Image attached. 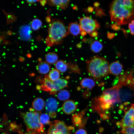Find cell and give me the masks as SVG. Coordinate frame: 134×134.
Returning a JSON list of instances; mask_svg holds the SVG:
<instances>
[{"label":"cell","mask_w":134,"mask_h":134,"mask_svg":"<svg viewBox=\"0 0 134 134\" xmlns=\"http://www.w3.org/2000/svg\"><path fill=\"white\" fill-rule=\"evenodd\" d=\"M102 93L109 96L114 104L129 100L134 95V78L132 71L128 69L121 74L117 84L104 90Z\"/></svg>","instance_id":"cell-1"},{"label":"cell","mask_w":134,"mask_h":134,"mask_svg":"<svg viewBox=\"0 0 134 134\" xmlns=\"http://www.w3.org/2000/svg\"><path fill=\"white\" fill-rule=\"evenodd\" d=\"M109 13L112 22L119 25H125L134 18V1L117 0L109 5Z\"/></svg>","instance_id":"cell-2"},{"label":"cell","mask_w":134,"mask_h":134,"mask_svg":"<svg viewBox=\"0 0 134 134\" xmlns=\"http://www.w3.org/2000/svg\"><path fill=\"white\" fill-rule=\"evenodd\" d=\"M68 34L63 22L58 20H53L49 25L45 43L48 47L59 44Z\"/></svg>","instance_id":"cell-3"},{"label":"cell","mask_w":134,"mask_h":134,"mask_svg":"<svg viewBox=\"0 0 134 134\" xmlns=\"http://www.w3.org/2000/svg\"><path fill=\"white\" fill-rule=\"evenodd\" d=\"M86 63L88 73L93 77L100 78L109 73V63L104 58L94 56L87 60Z\"/></svg>","instance_id":"cell-4"},{"label":"cell","mask_w":134,"mask_h":134,"mask_svg":"<svg viewBox=\"0 0 134 134\" xmlns=\"http://www.w3.org/2000/svg\"><path fill=\"white\" fill-rule=\"evenodd\" d=\"M21 115L28 132L32 134H43L44 126L40 122L39 115L37 112L31 111L22 113Z\"/></svg>","instance_id":"cell-5"},{"label":"cell","mask_w":134,"mask_h":134,"mask_svg":"<svg viewBox=\"0 0 134 134\" xmlns=\"http://www.w3.org/2000/svg\"><path fill=\"white\" fill-rule=\"evenodd\" d=\"M79 22L81 32L88 33L90 35L93 33L97 32V29L100 27V24L96 20L89 17L81 18L79 19Z\"/></svg>","instance_id":"cell-6"},{"label":"cell","mask_w":134,"mask_h":134,"mask_svg":"<svg viewBox=\"0 0 134 134\" xmlns=\"http://www.w3.org/2000/svg\"><path fill=\"white\" fill-rule=\"evenodd\" d=\"M124 115L117 125L122 129L134 125V102L128 108L124 110Z\"/></svg>","instance_id":"cell-7"},{"label":"cell","mask_w":134,"mask_h":134,"mask_svg":"<svg viewBox=\"0 0 134 134\" xmlns=\"http://www.w3.org/2000/svg\"><path fill=\"white\" fill-rule=\"evenodd\" d=\"M50 124L47 134H70L68 127L63 121L55 120Z\"/></svg>","instance_id":"cell-8"},{"label":"cell","mask_w":134,"mask_h":134,"mask_svg":"<svg viewBox=\"0 0 134 134\" xmlns=\"http://www.w3.org/2000/svg\"><path fill=\"white\" fill-rule=\"evenodd\" d=\"M62 107L63 112L66 114H70L76 110L77 106L74 101L69 100L65 102L63 105Z\"/></svg>","instance_id":"cell-9"},{"label":"cell","mask_w":134,"mask_h":134,"mask_svg":"<svg viewBox=\"0 0 134 134\" xmlns=\"http://www.w3.org/2000/svg\"><path fill=\"white\" fill-rule=\"evenodd\" d=\"M123 69V66L120 62H113L109 65V73L113 75L118 76L121 73Z\"/></svg>","instance_id":"cell-10"},{"label":"cell","mask_w":134,"mask_h":134,"mask_svg":"<svg viewBox=\"0 0 134 134\" xmlns=\"http://www.w3.org/2000/svg\"><path fill=\"white\" fill-rule=\"evenodd\" d=\"M45 106L46 111L50 113L56 111L58 108V104L57 100L54 98H50L46 100Z\"/></svg>","instance_id":"cell-11"},{"label":"cell","mask_w":134,"mask_h":134,"mask_svg":"<svg viewBox=\"0 0 134 134\" xmlns=\"http://www.w3.org/2000/svg\"><path fill=\"white\" fill-rule=\"evenodd\" d=\"M48 4L51 6H55L65 9L68 6L69 0H47Z\"/></svg>","instance_id":"cell-12"},{"label":"cell","mask_w":134,"mask_h":134,"mask_svg":"<svg viewBox=\"0 0 134 134\" xmlns=\"http://www.w3.org/2000/svg\"><path fill=\"white\" fill-rule=\"evenodd\" d=\"M67 31L69 33L76 36L81 33V30L79 24L76 22H72L69 24Z\"/></svg>","instance_id":"cell-13"},{"label":"cell","mask_w":134,"mask_h":134,"mask_svg":"<svg viewBox=\"0 0 134 134\" xmlns=\"http://www.w3.org/2000/svg\"><path fill=\"white\" fill-rule=\"evenodd\" d=\"M41 88L43 90L49 92L51 93H55L53 81L50 80L48 77L44 79Z\"/></svg>","instance_id":"cell-14"},{"label":"cell","mask_w":134,"mask_h":134,"mask_svg":"<svg viewBox=\"0 0 134 134\" xmlns=\"http://www.w3.org/2000/svg\"><path fill=\"white\" fill-rule=\"evenodd\" d=\"M50 64L46 61L39 62L36 66V69L38 72L42 74H46L48 73L50 69Z\"/></svg>","instance_id":"cell-15"},{"label":"cell","mask_w":134,"mask_h":134,"mask_svg":"<svg viewBox=\"0 0 134 134\" xmlns=\"http://www.w3.org/2000/svg\"><path fill=\"white\" fill-rule=\"evenodd\" d=\"M55 92L62 90L67 87L68 81L64 79L59 78L56 80L53 81Z\"/></svg>","instance_id":"cell-16"},{"label":"cell","mask_w":134,"mask_h":134,"mask_svg":"<svg viewBox=\"0 0 134 134\" xmlns=\"http://www.w3.org/2000/svg\"><path fill=\"white\" fill-rule=\"evenodd\" d=\"M45 103L43 100L40 97L35 98L32 102L33 108L36 111H40L42 110L45 106Z\"/></svg>","instance_id":"cell-17"},{"label":"cell","mask_w":134,"mask_h":134,"mask_svg":"<svg viewBox=\"0 0 134 134\" xmlns=\"http://www.w3.org/2000/svg\"><path fill=\"white\" fill-rule=\"evenodd\" d=\"M80 84L83 88L92 89L95 86L96 83L95 81L92 79L85 78L81 80Z\"/></svg>","instance_id":"cell-18"},{"label":"cell","mask_w":134,"mask_h":134,"mask_svg":"<svg viewBox=\"0 0 134 134\" xmlns=\"http://www.w3.org/2000/svg\"><path fill=\"white\" fill-rule=\"evenodd\" d=\"M46 62L49 64H56L58 61V57L57 54L53 52H49L46 55Z\"/></svg>","instance_id":"cell-19"},{"label":"cell","mask_w":134,"mask_h":134,"mask_svg":"<svg viewBox=\"0 0 134 134\" xmlns=\"http://www.w3.org/2000/svg\"><path fill=\"white\" fill-rule=\"evenodd\" d=\"M55 67L56 69L59 72L64 73L67 71V66L65 62L62 60H60L55 64Z\"/></svg>","instance_id":"cell-20"},{"label":"cell","mask_w":134,"mask_h":134,"mask_svg":"<svg viewBox=\"0 0 134 134\" xmlns=\"http://www.w3.org/2000/svg\"><path fill=\"white\" fill-rule=\"evenodd\" d=\"M103 47L102 43L99 41L95 40L90 45L91 50L95 53H98L100 52Z\"/></svg>","instance_id":"cell-21"},{"label":"cell","mask_w":134,"mask_h":134,"mask_svg":"<svg viewBox=\"0 0 134 134\" xmlns=\"http://www.w3.org/2000/svg\"><path fill=\"white\" fill-rule=\"evenodd\" d=\"M70 96V93L67 90H61L58 93L57 97L60 100L64 101L68 99Z\"/></svg>","instance_id":"cell-22"},{"label":"cell","mask_w":134,"mask_h":134,"mask_svg":"<svg viewBox=\"0 0 134 134\" xmlns=\"http://www.w3.org/2000/svg\"><path fill=\"white\" fill-rule=\"evenodd\" d=\"M60 76V72L56 69H54L49 72L48 77L51 81H54L59 79Z\"/></svg>","instance_id":"cell-23"},{"label":"cell","mask_w":134,"mask_h":134,"mask_svg":"<svg viewBox=\"0 0 134 134\" xmlns=\"http://www.w3.org/2000/svg\"><path fill=\"white\" fill-rule=\"evenodd\" d=\"M25 30L24 27H23L20 28L19 30V34L21 38L27 39L29 38V37L30 36V28L27 30L29 27H27V26H25Z\"/></svg>","instance_id":"cell-24"},{"label":"cell","mask_w":134,"mask_h":134,"mask_svg":"<svg viewBox=\"0 0 134 134\" xmlns=\"http://www.w3.org/2000/svg\"><path fill=\"white\" fill-rule=\"evenodd\" d=\"M42 25V22L37 18L34 19L31 23V27L34 30H37L39 29Z\"/></svg>","instance_id":"cell-25"},{"label":"cell","mask_w":134,"mask_h":134,"mask_svg":"<svg viewBox=\"0 0 134 134\" xmlns=\"http://www.w3.org/2000/svg\"><path fill=\"white\" fill-rule=\"evenodd\" d=\"M39 118L40 123L43 125L50 123L49 117L46 114H41L39 116Z\"/></svg>","instance_id":"cell-26"},{"label":"cell","mask_w":134,"mask_h":134,"mask_svg":"<svg viewBox=\"0 0 134 134\" xmlns=\"http://www.w3.org/2000/svg\"><path fill=\"white\" fill-rule=\"evenodd\" d=\"M83 116L81 113L78 115L74 114L72 117V122L74 125H80L81 122V117Z\"/></svg>","instance_id":"cell-27"},{"label":"cell","mask_w":134,"mask_h":134,"mask_svg":"<svg viewBox=\"0 0 134 134\" xmlns=\"http://www.w3.org/2000/svg\"><path fill=\"white\" fill-rule=\"evenodd\" d=\"M119 133L122 134H134V125L122 129Z\"/></svg>","instance_id":"cell-28"},{"label":"cell","mask_w":134,"mask_h":134,"mask_svg":"<svg viewBox=\"0 0 134 134\" xmlns=\"http://www.w3.org/2000/svg\"><path fill=\"white\" fill-rule=\"evenodd\" d=\"M128 27L131 34L134 35V24L131 23H130L128 25Z\"/></svg>","instance_id":"cell-29"},{"label":"cell","mask_w":134,"mask_h":134,"mask_svg":"<svg viewBox=\"0 0 134 134\" xmlns=\"http://www.w3.org/2000/svg\"><path fill=\"white\" fill-rule=\"evenodd\" d=\"M111 27L112 29L116 31H118L120 29V25L116 24H114L112 25Z\"/></svg>","instance_id":"cell-30"},{"label":"cell","mask_w":134,"mask_h":134,"mask_svg":"<svg viewBox=\"0 0 134 134\" xmlns=\"http://www.w3.org/2000/svg\"><path fill=\"white\" fill-rule=\"evenodd\" d=\"M75 134H87L86 131L84 129H80L77 130Z\"/></svg>","instance_id":"cell-31"},{"label":"cell","mask_w":134,"mask_h":134,"mask_svg":"<svg viewBox=\"0 0 134 134\" xmlns=\"http://www.w3.org/2000/svg\"><path fill=\"white\" fill-rule=\"evenodd\" d=\"M115 35V34L114 33H109L107 34L108 37L110 39L114 37Z\"/></svg>","instance_id":"cell-32"},{"label":"cell","mask_w":134,"mask_h":134,"mask_svg":"<svg viewBox=\"0 0 134 134\" xmlns=\"http://www.w3.org/2000/svg\"><path fill=\"white\" fill-rule=\"evenodd\" d=\"M100 116L103 119H107L108 118V116L104 113L101 114Z\"/></svg>","instance_id":"cell-33"},{"label":"cell","mask_w":134,"mask_h":134,"mask_svg":"<svg viewBox=\"0 0 134 134\" xmlns=\"http://www.w3.org/2000/svg\"><path fill=\"white\" fill-rule=\"evenodd\" d=\"M27 2L29 4H32L36 2L37 1H39V0H26Z\"/></svg>","instance_id":"cell-34"},{"label":"cell","mask_w":134,"mask_h":134,"mask_svg":"<svg viewBox=\"0 0 134 134\" xmlns=\"http://www.w3.org/2000/svg\"><path fill=\"white\" fill-rule=\"evenodd\" d=\"M41 5L42 6H44L47 2V0H39Z\"/></svg>","instance_id":"cell-35"},{"label":"cell","mask_w":134,"mask_h":134,"mask_svg":"<svg viewBox=\"0 0 134 134\" xmlns=\"http://www.w3.org/2000/svg\"><path fill=\"white\" fill-rule=\"evenodd\" d=\"M122 30L124 33L125 36L126 37L127 36H128V34L126 31L123 29H122Z\"/></svg>","instance_id":"cell-36"},{"label":"cell","mask_w":134,"mask_h":134,"mask_svg":"<svg viewBox=\"0 0 134 134\" xmlns=\"http://www.w3.org/2000/svg\"><path fill=\"white\" fill-rule=\"evenodd\" d=\"M46 20L47 22H51V20L50 19V17H47L46 18Z\"/></svg>","instance_id":"cell-37"},{"label":"cell","mask_w":134,"mask_h":134,"mask_svg":"<svg viewBox=\"0 0 134 134\" xmlns=\"http://www.w3.org/2000/svg\"><path fill=\"white\" fill-rule=\"evenodd\" d=\"M131 23L134 24V20H132V21H131Z\"/></svg>","instance_id":"cell-38"},{"label":"cell","mask_w":134,"mask_h":134,"mask_svg":"<svg viewBox=\"0 0 134 134\" xmlns=\"http://www.w3.org/2000/svg\"><path fill=\"white\" fill-rule=\"evenodd\" d=\"M4 134H8V133H4Z\"/></svg>","instance_id":"cell-39"},{"label":"cell","mask_w":134,"mask_h":134,"mask_svg":"<svg viewBox=\"0 0 134 134\" xmlns=\"http://www.w3.org/2000/svg\"></svg>","instance_id":"cell-40"}]
</instances>
